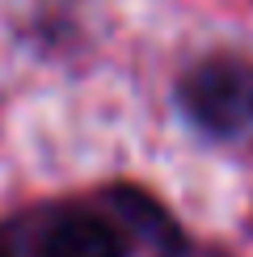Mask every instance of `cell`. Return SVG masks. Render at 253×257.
I'll list each match as a JSON object with an SVG mask.
<instances>
[{
	"mask_svg": "<svg viewBox=\"0 0 253 257\" xmlns=\"http://www.w3.org/2000/svg\"><path fill=\"white\" fill-rule=\"evenodd\" d=\"M186 118L211 139H236L253 131V63L215 55L203 59L177 84Z\"/></svg>",
	"mask_w": 253,
	"mask_h": 257,
	"instance_id": "1",
	"label": "cell"
},
{
	"mask_svg": "<svg viewBox=\"0 0 253 257\" xmlns=\"http://www.w3.org/2000/svg\"><path fill=\"white\" fill-rule=\"evenodd\" d=\"M110 202L122 211V219L131 223L135 232H144V236H152L156 244H169V249H177L182 244V232H177V223L169 219V211L161 207V202H152L144 194V190H110Z\"/></svg>",
	"mask_w": 253,
	"mask_h": 257,
	"instance_id": "3",
	"label": "cell"
},
{
	"mask_svg": "<svg viewBox=\"0 0 253 257\" xmlns=\"http://www.w3.org/2000/svg\"><path fill=\"white\" fill-rule=\"evenodd\" d=\"M0 257H13V249H9V240L0 236Z\"/></svg>",
	"mask_w": 253,
	"mask_h": 257,
	"instance_id": "4",
	"label": "cell"
},
{
	"mask_svg": "<svg viewBox=\"0 0 253 257\" xmlns=\"http://www.w3.org/2000/svg\"><path fill=\"white\" fill-rule=\"evenodd\" d=\"M131 240L93 207H63L42 228V257H126Z\"/></svg>",
	"mask_w": 253,
	"mask_h": 257,
	"instance_id": "2",
	"label": "cell"
}]
</instances>
